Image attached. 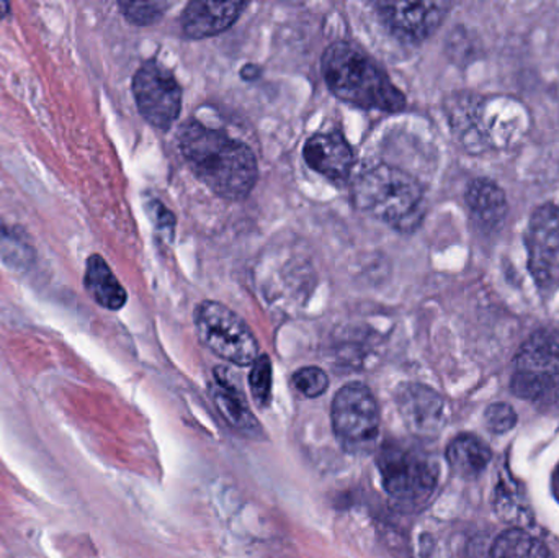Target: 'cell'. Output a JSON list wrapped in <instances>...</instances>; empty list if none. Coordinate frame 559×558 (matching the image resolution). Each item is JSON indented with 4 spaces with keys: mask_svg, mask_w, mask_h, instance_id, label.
<instances>
[{
    "mask_svg": "<svg viewBox=\"0 0 559 558\" xmlns=\"http://www.w3.org/2000/svg\"><path fill=\"white\" fill-rule=\"evenodd\" d=\"M352 195L358 210L397 231H414L426 213L419 180L390 164L365 169L355 180Z\"/></svg>",
    "mask_w": 559,
    "mask_h": 558,
    "instance_id": "cell-4",
    "label": "cell"
},
{
    "mask_svg": "<svg viewBox=\"0 0 559 558\" xmlns=\"http://www.w3.org/2000/svg\"><path fill=\"white\" fill-rule=\"evenodd\" d=\"M404 422L416 435L432 436L443 425V400L429 387L407 385L397 399Z\"/></svg>",
    "mask_w": 559,
    "mask_h": 558,
    "instance_id": "cell-14",
    "label": "cell"
},
{
    "mask_svg": "<svg viewBox=\"0 0 559 558\" xmlns=\"http://www.w3.org/2000/svg\"><path fill=\"white\" fill-rule=\"evenodd\" d=\"M147 213L153 218L154 225L159 229L163 235L169 236V239L174 238V228H176V216L170 213L164 203L159 200H151L147 205Z\"/></svg>",
    "mask_w": 559,
    "mask_h": 558,
    "instance_id": "cell-25",
    "label": "cell"
},
{
    "mask_svg": "<svg viewBox=\"0 0 559 558\" xmlns=\"http://www.w3.org/2000/svg\"><path fill=\"white\" fill-rule=\"evenodd\" d=\"M331 418L338 442L348 452L367 451L380 435V408L364 383H348L335 393Z\"/></svg>",
    "mask_w": 559,
    "mask_h": 558,
    "instance_id": "cell-8",
    "label": "cell"
},
{
    "mask_svg": "<svg viewBox=\"0 0 559 558\" xmlns=\"http://www.w3.org/2000/svg\"><path fill=\"white\" fill-rule=\"evenodd\" d=\"M378 15L386 28L400 39L409 43L426 41L445 20L447 2H380Z\"/></svg>",
    "mask_w": 559,
    "mask_h": 558,
    "instance_id": "cell-11",
    "label": "cell"
},
{
    "mask_svg": "<svg viewBox=\"0 0 559 558\" xmlns=\"http://www.w3.org/2000/svg\"><path fill=\"white\" fill-rule=\"evenodd\" d=\"M445 114L456 140L472 154L521 143L531 128L527 108L509 95L459 92L447 98Z\"/></svg>",
    "mask_w": 559,
    "mask_h": 558,
    "instance_id": "cell-2",
    "label": "cell"
},
{
    "mask_svg": "<svg viewBox=\"0 0 559 558\" xmlns=\"http://www.w3.org/2000/svg\"><path fill=\"white\" fill-rule=\"evenodd\" d=\"M121 12L128 22L138 26H147L163 19L169 3L164 2H121Z\"/></svg>",
    "mask_w": 559,
    "mask_h": 558,
    "instance_id": "cell-22",
    "label": "cell"
},
{
    "mask_svg": "<svg viewBox=\"0 0 559 558\" xmlns=\"http://www.w3.org/2000/svg\"><path fill=\"white\" fill-rule=\"evenodd\" d=\"M551 490H554L555 498H557L559 503V464L555 468L554 478H551Z\"/></svg>",
    "mask_w": 559,
    "mask_h": 558,
    "instance_id": "cell-27",
    "label": "cell"
},
{
    "mask_svg": "<svg viewBox=\"0 0 559 558\" xmlns=\"http://www.w3.org/2000/svg\"><path fill=\"white\" fill-rule=\"evenodd\" d=\"M525 246L528 251V271L542 292L559 287V206L544 203L528 219Z\"/></svg>",
    "mask_w": 559,
    "mask_h": 558,
    "instance_id": "cell-10",
    "label": "cell"
},
{
    "mask_svg": "<svg viewBox=\"0 0 559 558\" xmlns=\"http://www.w3.org/2000/svg\"><path fill=\"white\" fill-rule=\"evenodd\" d=\"M491 558H551L550 550L527 531L502 533L492 544Z\"/></svg>",
    "mask_w": 559,
    "mask_h": 558,
    "instance_id": "cell-19",
    "label": "cell"
},
{
    "mask_svg": "<svg viewBox=\"0 0 559 558\" xmlns=\"http://www.w3.org/2000/svg\"><path fill=\"white\" fill-rule=\"evenodd\" d=\"M321 72L329 91L355 107L400 114L406 95L391 82L377 61L354 43L337 41L325 48Z\"/></svg>",
    "mask_w": 559,
    "mask_h": 558,
    "instance_id": "cell-3",
    "label": "cell"
},
{
    "mask_svg": "<svg viewBox=\"0 0 559 558\" xmlns=\"http://www.w3.org/2000/svg\"><path fill=\"white\" fill-rule=\"evenodd\" d=\"M465 200L473 218L485 231H496L508 216V195L495 180L486 177L473 180L466 189Z\"/></svg>",
    "mask_w": 559,
    "mask_h": 558,
    "instance_id": "cell-15",
    "label": "cell"
},
{
    "mask_svg": "<svg viewBox=\"0 0 559 558\" xmlns=\"http://www.w3.org/2000/svg\"><path fill=\"white\" fill-rule=\"evenodd\" d=\"M133 95L141 117L157 130H169L182 111V87L159 62L147 61L138 69Z\"/></svg>",
    "mask_w": 559,
    "mask_h": 558,
    "instance_id": "cell-9",
    "label": "cell"
},
{
    "mask_svg": "<svg viewBox=\"0 0 559 558\" xmlns=\"http://www.w3.org/2000/svg\"><path fill=\"white\" fill-rule=\"evenodd\" d=\"M197 334L212 353L236 366H252L259 357L254 333L239 314L219 301L205 300L193 313Z\"/></svg>",
    "mask_w": 559,
    "mask_h": 558,
    "instance_id": "cell-7",
    "label": "cell"
},
{
    "mask_svg": "<svg viewBox=\"0 0 559 558\" xmlns=\"http://www.w3.org/2000/svg\"><path fill=\"white\" fill-rule=\"evenodd\" d=\"M10 15V3L9 2H2L0 0V20L7 19V16Z\"/></svg>",
    "mask_w": 559,
    "mask_h": 558,
    "instance_id": "cell-28",
    "label": "cell"
},
{
    "mask_svg": "<svg viewBox=\"0 0 559 558\" xmlns=\"http://www.w3.org/2000/svg\"><path fill=\"white\" fill-rule=\"evenodd\" d=\"M215 376L216 385H213L212 395L216 408L233 428L245 432V435H254L255 431H259L258 419L252 415L242 393H239V390L229 382L228 370L218 367L215 370Z\"/></svg>",
    "mask_w": 559,
    "mask_h": 558,
    "instance_id": "cell-17",
    "label": "cell"
},
{
    "mask_svg": "<svg viewBox=\"0 0 559 558\" xmlns=\"http://www.w3.org/2000/svg\"><path fill=\"white\" fill-rule=\"evenodd\" d=\"M492 452L478 436L460 435L447 448V461L456 475L476 478L491 462Z\"/></svg>",
    "mask_w": 559,
    "mask_h": 558,
    "instance_id": "cell-18",
    "label": "cell"
},
{
    "mask_svg": "<svg viewBox=\"0 0 559 558\" xmlns=\"http://www.w3.org/2000/svg\"><path fill=\"white\" fill-rule=\"evenodd\" d=\"M511 385L521 399L559 403V330L535 331L522 344Z\"/></svg>",
    "mask_w": 559,
    "mask_h": 558,
    "instance_id": "cell-6",
    "label": "cell"
},
{
    "mask_svg": "<svg viewBox=\"0 0 559 558\" xmlns=\"http://www.w3.org/2000/svg\"><path fill=\"white\" fill-rule=\"evenodd\" d=\"M293 385L308 399L321 396L329 389V377L319 367H302L293 373Z\"/></svg>",
    "mask_w": 559,
    "mask_h": 558,
    "instance_id": "cell-23",
    "label": "cell"
},
{
    "mask_svg": "<svg viewBox=\"0 0 559 558\" xmlns=\"http://www.w3.org/2000/svg\"><path fill=\"white\" fill-rule=\"evenodd\" d=\"M302 156L312 170L337 186L347 182L354 167V151L338 131L312 134L306 141Z\"/></svg>",
    "mask_w": 559,
    "mask_h": 558,
    "instance_id": "cell-12",
    "label": "cell"
},
{
    "mask_svg": "<svg viewBox=\"0 0 559 558\" xmlns=\"http://www.w3.org/2000/svg\"><path fill=\"white\" fill-rule=\"evenodd\" d=\"M33 258L35 252L23 235L0 219V259L3 264L15 271H26L33 264Z\"/></svg>",
    "mask_w": 559,
    "mask_h": 558,
    "instance_id": "cell-20",
    "label": "cell"
},
{
    "mask_svg": "<svg viewBox=\"0 0 559 558\" xmlns=\"http://www.w3.org/2000/svg\"><path fill=\"white\" fill-rule=\"evenodd\" d=\"M261 74L262 69L255 64H246L245 68L241 69V75L245 81H255Z\"/></svg>",
    "mask_w": 559,
    "mask_h": 558,
    "instance_id": "cell-26",
    "label": "cell"
},
{
    "mask_svg": "<svg viewBox=\"0 0 559 558\" xmlns=\"http://www.w3.org/2000/svg\"><path fill=\"white\" fill-rule=\"evenodd\" d=\"M274 370H272V360L269 356H259L252 364L251 373H249V385H251L254 402L261 408H265L272 399V380H274Z\"/></svg>",
    "mask_w": 559,
    "mask_h": 558,
    "instance_id": "cell-21",
    "label": "cell"
},
{
    "mask_svg": "<svg viewBox=\"0 0 559 558\" xmlns=\"http://www.w3.org/2000/svg\"><path fill=\"white\" fill-rule=\"evenodd\" d=\"M248 5L245 2H190L180 16L183 35L192 39L219 35L235 25Z\"/></svg>",
    "mask_w": 559,
    "mask_h": 558,
    "instance_id": "cell-13",
    "label": "cell"
},
{
    "mask_svg": "<svg viewBox=\"0 0 559 558\" xmlns=\"http://www.w3.org/2000/svg\"><path fill=\"white\" fill-rule=\"evenodd\" d=\"M383 487L394 503L401 507H420L437 487L439 468L436 462L409 446L390 442L378 454Z\"/></svg>",
    "mask_w": 559,
    "mask_h": 558,
    "instance_id": "cell-5",
    "label": "cell"
},
{
    "mask_svg": "<svg viewBox=\"0 0 559 558\" xmlns=\"http://www.w3.org/2000/svg\"><path fill=\"white\" fill-rule=\"evenodd\" d=\"M486 423H488L492 432L504 435V432L514 428L515 423H518V415L508 403H495L486 409Z\"/></svg>",
    "mask_w": 559,
    "mask_h": 558,
    "instance_id": "cell-24",
    "label": "cell"
},
{
    "mask_svg": "<svg viewBox=\"0 0 559 558\" xmlns=\"http://www.w3.org/2000/svg\"><path fill=\"white\" fill-rule=\"evenodd\" d=\"M177 141L197 179L215 195L242 200L254 189L259 166L248 144L199 121L182 124Z\"/></svg>",
    "mask_w": 559,
    "mask_h": 558,
    "instance_id": "cell-1",
    "label": "cell"
},
{
    "mask_svg": "<svg viewBox=\"0 0 559 558\" xmlns=\"http://www.w3.org/2000/svg\"><path fill=\"white\" fill-rule=\"evenodd\" d=\"M84 287L92 300L105 310L118 311L127 305V290L100 254H92L87 259Z\"/></svg>",
    "mask_w": 559,
    "mask_h": 558,
    "instance_id": "cell-16",
    "label": "cell"
}]
</instances>
